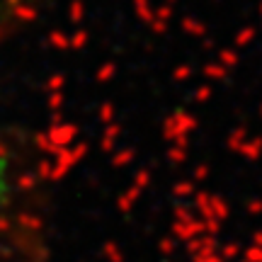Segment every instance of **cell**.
<instances>
[{
  "instance_id": "6da1fadb",
  "label": "cell",
  "mask_w": 262,
  "mask_h": 262,
  "mask_svg": "<svg viewBox=\"0 0 262 262\" xmlns=\"http://www.w3.org/2000/svg\"><path fill=\"white\" fill-rule=\"evenodd\" d=\"M8 194H10V180H8V156L3 148V141H0V214L8 204Z\"/></svg>"
}]
</instances>
